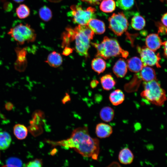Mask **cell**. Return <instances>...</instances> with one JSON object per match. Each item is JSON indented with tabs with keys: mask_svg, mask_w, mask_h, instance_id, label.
Listing matches in <instances>:
<instances>
[{
	"mask_svg": "<svg viewBox=\"0 0 167 167\" xmlns=\"http://www.w3.org/2000/svg\"><path fill=\"white\" fill-rule=\"evenodd\" d=\"M53 146H60L65 148H73L84 157L96 160L99 152V141L90 135L86 126L74 129L70 138L57 142L47 141Z\"/></svg>",
	"mask_w": 167,
	"mask_h": 167,
	"instance_id": "6da1fadb",
	"label": "cell"
},
{
	"mask_svg": "<svg viewBox=\"0 0 167 167\" xmlns=\"http://www.w3.org/2000/svg\"><path fill=\"white\" fill-rule=\"evenodd\" d=\"M91 44L96 49V56L105 59L117 56L126 58L129 55L128 52L122 49L114 38L105 36L100 43L92 42Z\"/></svg>",
	"mask_w": 167,
	"mask_h": 167,
	"instance_id": "7a4b0ae2",
	"label": "cell"
},
{
	"mask_svg": "<svg viewBox=\"0 0 167 167\" xmlns=\"http://www.w3.org/2000/svg\"><path fill=\"white\" fill-rule=\"evenodd\" d=\"M143 90L141 96L146 101L158 106H161L167 99L166 92L157 79L143 83Z\"/></svg>",
	"mask_w": 167,
	"mask_h": 167,
	"instance_id": "3957f363",
	"label": "cell"
},
{
	"mask_svg": "<svg viewBox=\"0 0 167 167\" xmlns=\"http://www.w3.org/2000/svg\"><path fill=\"white\" fill-rule=\"evenodd\" d=\"M8 34L20 45L26 42H33L36 35L34 30L27 24L20 23L11 28Z\"/></svg>",
	"mask_w": 167,
	"mask_h": 167,
	"instance_id": "277c9868",
	"label": "cell"
},
{
	"mask_svg": "<svg viewBox=\"0 0 167 167\" xmlns=\"http://www.w3.org/2000/svg\"><path fill=\"white\" fill-rule=\"evenodd\" d=\"M69 15L71 17L73 22L79 25H87L91 19H94L96 9L89 7L83 9L80 5H73L70 7Z\"/></svg>",
	"mask_w": 167,
	"mask_h": 167,
	"instance_id": "5b68a950",
	"label": "cell"
},
{
	"mask_svg": "<svg viewBox=\"0 0 167 167\" xmlns=\"http://www.w3.org/2000/svg\"><path fill=\"white\" fill-rule=\"evenodd\" d=\"M108 21L109 28L117 36H121L127 30L128 22L122 12L113 13Z\"/></svg>",
	"mask_w": 167,
	"mask_h": 167,
	"instance_id": "8992f818",
	"label": "cell"
},
{
	"mask_svg": "<svg viewBox=\"0 0 167 167\" xmlns=\"http://www.w3.org/2000/svg\"><path fill=\"white\" fill-rule=\"evenodd\" d=\"M137 49L144 66H156L158 68L161 67L159 63L161 58L159 53L156 54L155 51L146 46L140 47L138 46Z\"/></svg>",
	"mask_w": 167,
	"mask_h": 167,
	"instance_id": "52a82bcc",
	"label": "cell"
},
{
	"mask_svg": "<svg viewBox=\"0 0 167 167\" xmlns=\"http://www.w3.org/2000/svg\"><path fill=\"white\" fill-rule=\"evenodd\" d=\"M74 29L76 50L80 55L87 57L88 55V50L90 40L82 31L79 25Z\"/></svg>",
	"mask_w": 167,
	"mask_h": 167,
	"instance_id": "ba28073f",
	"label": "cell"
},
{
	"mask_svg": "<svg viewBox=\"0 0 167 167\" xmlns=\"http://www.w3.org/2000/svg\"><path fill=\"white\" fill-rule=\"evenodd\" d=\"M44 114L40 110L35 111L32 114V119L30 121V126L28 130L34 136L42 133V125L43 122Z\"/></svg>",
	"mask_w": 167,
	"mask_h": 167,
	"instance_id": "9c48e42d",
	"label": "cell"
},
{
	"mask_svg": "<svg viewBox=\"0 0 167 167\" xmlns=\"http://www.w3.org/2000/svg\"><path fill=\"white\" fill-rule=\"evenodd\" d=\"M162 43L158 34H150L147 36L145 39L146 46L155 52L161 47Z\"/></svg>",
	"mask_w": 167,
	"mask_h": 167,
	"instance_id": "30bf717a",
	"label": "cell"
},
{
	"mask_svg": "<svg viewBox=\"0 0 167 167\" xmlns=\"http://www.w3.org/2000/svg\"><path fill=\"white\" fill-rule=\"evenodd\" d=\"M113 131V128L110 125L104 123H100L96 125V134L97 137L103 139L109 137Z\"/></svg>",
	"mask_w": 167,
	"mask_h": 167,
	"instance_id": "8fae6325",
	"label": "cell"
},
{
	"mask_svg": "<svg viewBox=\"0 0 167 167\" xmlns=\"http://www.w3.org/2000/svg\"><path fill=\"white\" fill-rule=\"evenodd\" d=\"M138 74L140 79L144 82H148L157 79L155 70L148 66H143Z\"/></svg>",
	"mask_w": 167,
	"mask_h": 167,
	"instance_id": "7c38bea8",
	"label": "cell"
},
{
	"mask_svg": "<svg viewBox=\"0 0 167 167\" xmlns=\"http://www.w3.org/2000/svg\"><path fill=\"white\" fill-rule=\"evenodd\" d=\"M113 70L115 75L118 78H122L126 75L127 70V64L125 60L120 58L115 63Z\"/></svg>",
	"mask_w": 167,
	"mask_h": 167,
	"instance_id": "4fadbf2b",
	"label": "cell"
},
{
	"mask_svg": "<svg viewBox=\"0 0 167 167\" xmlns=\"http://www.w3.org/2000/svg\"><path fill=\"white\" fill-rule=\"evenodd\" d=\"M87 25L96 34H102L105 32V30L104 23L102 21L98 19H91Z\"/></svg>",
	"mask_w": 167,
	"mask_h": 167,
	"instance_id": "5bb4252c",
	"label": "cell"
},
{
	"mask_svg": "<svg viewBox=\"0 0 167 167\" xmlns=\"http://www.w3.org/2000/svg\"><path fill=\"white\" fill-rule=\"evenodd\" d=\"M127 66L129 70L132 72H139L143 67L141 60L137 57L131 58L127 60Z\"/></svg>",
	"mask_w": 167,
	"mask_h": 167,
	"instance_id": "9a60e30c",
	"label": "cell"
},
{
	"mask_svg": "<svg viewBox=\"0 0 167 167\" xmlns=\"http://www.w3.org/2000/svg\"><path fill=\"white\" fill-rule=\"evenodd\" d=\"M134 158L133 153L128 148H123L119 152L118 159L120 162L122 164L127 165L131 163Z\"/></svg>",
	"mask_w": 167,
	"mask_h": 167,
	"instance_id": "2e32d148",
	"label": "cell"
},
{
	"mask_svg": "<svg viewBox=\"0 0 167 167\" xmlns=\"http://www.w3.org/2000/svg\"><path fill=\"white\" fill-rule=\"evenodd\" d=\"M109 98L110 102L113 105L117 106L123 102L125 100V95L121 90L118 89L110 93Z\"/></svg>",
	"mask_w": 167,
	"mask_h": 167,
	"instance_id": "e0dca14e",
	"label": "cell"
},
{
	"mask_svg": "<svg viewBox=\"0 0 167 167\" xmlns=\"http://www.w3.org/2000/svg\"><path fill=\"white\" fill-rule=\"evenodd\" d=\"M45 62L51 66L57 67L61 65L62 59L59 53L53 51L49 55Z\"/></svg>",
	"mask_w": 167,
	"mask_h": 167,
	"instance_id": "ac0fdd59",
	"label": "cell"
},
{
	"mask_svg": "<svg viewBox=\"0 0 167 167\" xmlns=\"http://www.w3.org/2000/svg\"><path fill=\"white\" fill-rule=\"evenodd\" d=\"M114 112L112 108L109 106H105L101 110L99 116L101 119L106 122L112 121L114 117Z\"/></svg>",
	"mask_w": 167,
	"mask_h": 167,
	"instance_id": "d6986e66",
	"label": "cell"
},
{
	"mask_svg": "<svg viewBox=\"0 0 167 167\" xmlns=\"http://www.w3.org/2000/svg\"><path fill=\"white\" fill-rule=\"evenodd\" d=\"M100 81L103 88L106 90L112 89L116 84V81L112 75L106 74L100 78Z\"/></svg>",
	"mask_w": 167,
	"mask_h": 167,
	"instance_id": "ffe728a7",
	"label": "cell"
},
{
	"mask_svg": "<svg viewBox=\"0 0 167 167\" xmlns=\"http://www.w3.org/2000/svg\"><path fill=\"white\" fill-rule=\"evenodd\" d=\"M92 69L98 74L102 73L106 67L105 62L101 58L97 57L94 58L92 61Z\"/></svg>",
	"mask_w": 167,
	"mask_h": 167,
	"instance_id": "44dd1931",
	"label": "cell"
},
{
	"mask_svg": "<svg viewBox=\"0 0 167 167\" xmlns=\"http://www.w3.org/2000/svg\"><path fill=\"white\" fill-rule=\"evenodd\" d=\"M28 129L24 125L20 124H15L13 128V133L18 139L22 140L27 136Z\"/></svg>",
	"mask_w": 167,
	"mask_h": 167,
	"instance_id": "7402d4cb",
	"label": "cell"
},
{
	"mask_svg": "<svg viewBox=\"0 0 167 167\" xmlns=\"http://www.w3.org/2000/svg\"><path fill=\"white\" fill-rule=\"evenodd\" d=\"M11 142V135L7 132L0 131V150H5L10 146Z\"/></svg>",
	"mask_w": 167,
	"mask_h": 167,
	"instance_id": "603a6c76",
	"label": "cell"
},
{
	"mask_svg": "<svg viewBox=\"0 0 167 167\" xmlns=\"http://www.w3.org/2000/svg\"><path fill=\"white\" fill-rule=\"evenodd\" d=\"M144 19L139 15L133 16L131 19V25L134 29L140 30L143 29L145 25Z\"/></svg>",
	"mask_w": 167,
	"mask_h": 167,
	"instance_id": "cb8c5ba5",
	"label": "cell"
},
{
	"mask_svg": "<svg viewBox=\"0 0 167 167\" xmlns=\"http://www.w3.org/2000/svg\"><path fill=\"white\" fill-rule=\"evenodd\" d=\"M115 7V3L113 0H103L100 6L101 10L106 13L113 12L114 10Z\"/></svg>",
	"mask_w": 167,
	"mask_h": 167,
	"instance_id": "d4e9b609",
	"label": "cell"
},
{
	"mask_svg": "<svg viewBox=\"0 0 167 167\" xmlns=\"http://www.w3.org/2000/svg\"><path fill=\"white\" fill-rule=\"evenodd\" d=\"M65 30L62 34V46L63 48L68 47L70 43L75 40L72 32L67 28Z\"/></svg>",
	"mask_w": 167,
	"mask_h": 167,
	"instance_id": "484cf974",
	"label": "cell"
},
{
	"mask_svg": "<svg viewBox=\"0 0 167 167\" xmlns=\"http://www.w3.org/2000/svg\"><path fill=\"white\" fill-rule=\"evenodd\" d=\"M16 13L17 17L23 19L28 17L30 14V10L28 7L25 4H20L16 9Z\"/></svg>",
	"mask_w": 167,
	"mask_h": 167,
	"instance_id": "4316f807",
	"label": "cell"
},
{
	"mask_svg": "<svg viewBox=\"0 0 167 167\" xmlns=\"http://www.w3.org/2000/svg\"><path fill=\"white\" fill-rule=\"evenodd\" d=\"M39 15L40 18L45 22L48 21L52 17L51 10L46 6H44L40 9Z\"/></svg>",
	"mask_w": 167,
	"mask_h": 167,
	"instance_id": "83f0119b",
	"label": "cell"
},
{
	"mask_svg": "<svg viewBox=\"0 0 167 167\" xmlns=\"http://www.w3.org/2000/svg\"><path fill=\"white\" fill-rule=\"evenodd\" d=\"M134 0H117L116 6L123 10H127L130 9L134 5Z\"/></svg>",
	"mask_w": 167,
	"mask_h": 167,
	"instance_id": "f1b7e54d",
	"label": "cell"
},
{
	"mask_svg": "<svg viewBox=\"0 0 167 167\" xmlns=\"http://www.w3.org/2000/svg\"><path fill=\"white\" fill-rule=\"evenodd\" d=\"M7 167H22V162L19 159L15 157H10L7 159L6 162Z\"/></svg>",
	"mask_w": 167,
	"mask_h": 167,
	"instance_id": "f546056e",
	"label": "cell"
},
{
	"mask_svg": "<svg viewBox=\"0 0 167 167\" xmlns=\"http://www.w3.org/2000/svg\"><path fill=\"white\" fill-rule=\"evenodd\" d=\"M42 161L40 159H36L30 161L24 166V167H42Z\"/></svg>",
	"mask_w": 167,
	"mask_h": 167,
	"instance_id": "4dcf8cb0",
	"label": "cell"
},
{
	"mask_svg": "<svg viewBox=\"0 0 167 167\" xmlns=\"http://www.w3.org/2000/svg\"><path fill=\"white\" fill-rule=\"evenodd\" d=\"M156 25L158 27L159 32L167 34V28L166 27L159 22L157 23Z\"/></svg>",
	"mask_w": 167,
	"mask_h": 167,
	"instance_id": "1f68e13d",
	"label": "cell"
},
{
	"mask_svg": "<svg viewBox=\"0 0 167 167\" xmlns=\"http://www.w3.org/2000/svg\"><path fill=\"white\" fill-rule=\"evenodd\" d=\"M73 49L68 47H65V48L63 51L62 54L63 55L67 56L72 53L73 52Z\"/></svg>",
	"mask_w": 167,
	"mask_h": 167,
	"instance_id": "d6a6232c",
	"label": "cell"
},
{
	"mask_svg": "<svg viewBox=\"0 0 167 167\" xmlns=\"http://www.w3.org/2000/svg\"><path fill=\"white\" fill-rule=\"evenodd\" d=\"M161 20L162 24L167 27V12L162 15Z\"/></svg>",
	"mask_w": 167,
	"mask_h": 167,
	"instance_id": "836d02e7",
	"label": "cell"
},
{
	"mask_svg": "<svg viewBox=\"0 0 167 167\" xmlns=\"http://www.w3.org/2000/svg\"><path fill=\"white\" fill-rule=\"evenodd\" d=\"M82 1L92 5L98 4L101 0H82Z\"/></svg>",
	"mask_w": 167,
	"mask_h": 167,
	"instance_id": "e575fe53",
	"label": "cell"
},
{
	"mask_svg": "<svg viewBox=\"0 0 167 167\" xmlns=\"http://www.w3.org/2000/svg\"><path fill=\"white\" fill-rule=\"evenodd\" d=\"M162 45L164 46V55L167 58V40L163 42Z\"/></svg>",
	"mask_w": 167,
	"mask_h": 167,
	"instance_id": "d590c367",
	"label": "cell"
},
{
	"mask_svg": "<svg viewBox=\"0 0 167 167\" xmlns=\"http://www.w3.org/2000/svg\"><path fill=\"white\" fill-rule=\"evenodd\" d=\"M71 100L70 95L67 93H66V95L62 100V102L63 104H65L67 102Z\"/></svg>",
	"mask_w": 167,
	"mask_h": 167,
	"instance_id": "8d00e7d4",
	"label": "cell"
},
{
	"mask_svg": "<svg viewBox=\"0 0 167 167\" xmlns=\"http://www.w3.org/2000/svg\"><path fill=\"white\" fill-rule=\"evenodd\" d=\"M107 167H122L117 162H113Z\"/></svg>",
	"mask_w": 167,
	"mask_h": 167,
	"instance_id": "74e56055",
	"label": "cell"
},
{
	"mask_svg": "<svg viewBox=\"0 0 167 167\" xmlns=\"http://www.w3.org/2000/svg\"><path fill=\"white\" fill-rule=\"evenodd\" d=\"M98 83L99 82L97 80H93L90 83V86L92 88H94L97 86Z\"/></svg>",
	"mask_w": 167,
	"mask_h": 167,
	"instance_id": "f35d334b",
	"label": "cell"
},
{
	"mask_svg": "<svg viewBox=\"0 0 167 167\" xmlns=\"http://www.w3.org/2000/svg\"><path fill=\"white\" fill-rule=\"evenodd\" d=\"M13 105L10 103H7L6 105V108L7 110H11L12 108Z\"/></svg>",
	"mask_w": 167,
	"mask_h": 167,
	"instance_id": "ab89813d",
	"label": "cell"
},
{
	"mask_svg": "<svg viewBox=\"0 0 167 167\" xmlns=\"http://www.w3.org/2000/svg\"><path fill=\"white\" fill-rule=\"evenodd\" d=\"M16 3H21L23 2L24 0H13Z\"/></svg>",
	"mask_w": 167,
	"mask_h": 167,
	"instance_id": "60d3db41",
	"label": "cell"
},
{
	"mask_svg": "<svg viewBox=\"0 0 167 167\" xmlns=\"http://www.w3.org/2000/svg\"><path fill=\"white\" fill-rule=\"evenodd\" d=\"M50 2H58L60 1H61V0H49Z\"/></svg>",
	"mask_w": 167,
	"mask_h": 167,
	"instance_id": "b9f144b4",
	"label": "cell"
},
{
	"mask_svg": "<svg viewBox=\"0 0 167 167\" xmlns=\"http://www.w3.org/2000/svg\"><path fill=\"white\" fill-rule=\"evenodd\" d=\"M160 1L167 5V0H160Z\"/></svg>",
	"mask_w": 167,
	"mask_h": 167,
	"instance_id": "7bdbcfd3",
	"label": "cell"
}]
</instances>
